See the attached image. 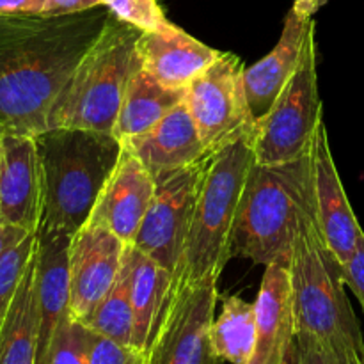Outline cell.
Instances as JSON below:
<instances>
[{"instance_id":"9","label":"cell","mask_w":364,"mask_h":364,"mask_svg":"<svg viewBox=\"0 0 364 364\" xmlns=\"http://www.w3.org/2000/svg\"><path fill=\"white\" fill-rule=\"evenodd\" d=\"M215 306L217 281L169 290L149 364H219L210 338Z\"/></svg>"},{"instance_id":"31","label":"cell","mask_w":364,"mask_h":364,"mask_svg":"<svg viewBox=\"0 0 364 364\" xmlns=\"http://www.w3.org/2000/svg\"><path fill=\"white\" fill-rule=\"evenodd\" d=\"M46 0H0V16H39Z\"/></svg>"},{"instance_id":"3","label":"cell","mask_w":364,"mask_h":364,"mask_svg":"<svg viewBox=\"0 0 364 364\" xmlns=\"http://www.w3.org/2000/svg\"><path fill=\"white\" fill-rule=\"evenodd\" d=\"M311 208L309 155L279 166L255 164L238 206L231 255L288 269L302 217Z\"/></svg>"},{"instance_id":"10","label":"cell","mask_w":364,"mask_h":364,"mask_svg":"<svg viewBox=\"0 0 364 364\" xmlns=\"http://www.w3.org/2000/svg\"><path fill=\"white\" fill-rule=\"evenodd\" d=\"M128 245L107 228L85 224L71 237L68 252L70 311L84 322L119 277Z\"/></svg>"},{"instance_id":"20","label":"cell","mask_w":364,"mask_h":364,"mask_svg":"<svg viewBox=\"0 0 364 364\" xmlns=\"http://www.w3.org/2000/svg\"><path fill=\"white\" fill-rule=\"evenodd\" d=\"M187 89H173L141 68L128 82L112 135L121 142L144 134L185 102Z\"/></svg>"},{"instance_id":"19","label":"cell","mask_w":364,"mask_h":364,"mask_svg":"<svg viewBox=\"0 0 364 364\" xmlns=\"http://www.w3.org/2000/svg\"><path fill=\"white\" fill-rule=\"evenodd\" d=\"M127 262L130 276V301L134 309L132 345L149 354L169 297L173 274L134 245L127 247Z\"/></svg>"},{"instance_id":"16","label":"cell","mask_w":364,"mask_h":364,"mask_svg":"<svg viewBox=\"0 0 364 364\" xmlns=\"http://www.w3.org/2000/svg\"><path fill=\"white\" fill-rule=\"evenodd\" d=\"M313 31L315 21L302 20L294 13V9H290L284 18L279 41L272 52L244 70L245 96L255 121L262 119L269 112L287 82L297 70L302 50Z\"/></svg>"},{"instance_id":"5","label":"cell","mask_w":364,"mask_h":364,"mask_svg":"<svg viewBox=\"0 0 364 364\" xmlns=\"http://www.w3.org/2000/svg\"><path fill=\"white\" fill-rule=\"evenodd\" d=\"M141 34L110 13L53 105L48 130L82 128L112 134L128 82L142 68L137 52Z\"/></svg>"},{"instance_id":"11","label":"cell","mask_w":364,"mask_h":364,"mask_svg":"<svg viewBox=\"0 0 364 364\" xmlns=\"http://www.w3.org/2000/svg\"><path fill=\"white\" fill-rule=\"evenodd\" d=\"M309 167H311L313 210L318 230L329 245L338 262L343 265L354 256L359 242L364 237L363 228L352 210L341 178L338 174L333 153L329 146L326 123H320L311 149H309Z\"/></svg>"},{"instance_id":"25","label":"cell","mask_w":364,"mask_h":364,"mask_svg":"<svg viewBox=\"0 0 364 364\" xmlns=\"http://www.w3.org/2000/svg\"><path fill=\"white\" fill-rule=\"evenodd\" d=\"M96 336L80 320L68 316L53 338L50 364H91Z\"/></svg>"},{"instance_id":"8","label":"cell","mask_w":364,"mask_h":364,"mask_svg":"<svg viewBox=\"0 0 364 364\" xmlns=\"http://www.w3.org/2000/svg\"><path fill=\"white\" fill-rule=\"evenodd\" d=\"M210 155L188 167L156 174L151 206L132 244L171 274L176 272L187 244Z\"/></svg>"},{"instance_id":"4","label":"cell","mask_w":364,"mask_h":364,"mask_svg":"<svg viewBox=\"0 0 364 364\" xmlns=\"http://www.w3.org/2000/svg\"><path fill=\"white\" fill-rule=\"evenodd\" d=\"M255 135H245L210 155L201 194L173 288L219 281L233 255V231L245 181L256 164Z\"/></svg>"},{"instance_id":"15","label":"cell","mask_w":364,"mask_h":364,"mask_svg":"<svg viewBox=\"0 0 364 364\" xmlns=\"http://www.w3.org/2000/svg\"><path fill=\"white\" fill-rule=\"evenodd\" d=\"M71 237L59 231H38L36 295H38V348L36 364H50L53 338L60 323L71 316L68 252Z\"/></svg>"},{"instance_id":"7","label":"cell","mask_w":364,"mask_h":364,"mask_svg":"<svg viewBox=\"0 0 364 364\" xmlns=\"http://www.w3.org/2000/svg\"><path fill=\"white\" fill-rule=\"evenodd\" d=\"M244 70L240 57L220 52L187 87L185 103L210 153L245 135H255L256 121L245 96Z\"/></svg>"},{"instance_id":"14","label":"cell","mask_w":364,"mask_h":364,"mask_svg":"<svg viewBox=\"0 0 364 364\" xmlns=\"http://www.w3.org/2000/svg\"><path fill=\"white\" fill-rule=\"evenodd\" d=\"M255 304L256 343L249 364H299L297 323L287 267H265Z\"/></svg>"},{"instance_id":"29","label":"cell","mask_w":364,"mask_h":364,"mask_svg":"<svg viewBox=\"0 0 364 364\" xmlns=\"http://www.w3.org/2000/svg\"><path fill=\"white\" fill-rule=\"evenodd\" d=\"M297 343L299 364H336L331 352L311 334L297 333Z\"/></svg>"},{"instance_id":"12","label":"cell","mask_w":364,"mask_h":364,"mask_svg":"<svg viewBox=\"0 0 364 364\" xmlns=\"http://www.w3.org/2000/svg\"><path fill=\"white\" fill-rule=\"evenodd\" d=\"M0 217L38 233L43 217V171L36 137L6 132L0 141Z\"/></svg>"},{"instance_id":"34","label":"cell","mask_w":364,"mask_h":364,"mask_svg":"<svg viewBox=\"0 0 364 364\" xmlns=\"http://www.w3.org/2000/svg\"><path fill=\"white\" fill-rule=\"evenodd\" d=\"M4 135H6V128H4L2 123H0V141H2Z\"/></svg>"},{"instance_id":"2","label":"cell","mask_w":364,"mask_h":364,"mask_svg":"<svg viewBox=\"0 0 364 364\" xmlns=\"http://www.w3.org/2000/svg\"><path fill=\"white\" fill-rule=\"evenodd\" d=\"M43 171V217L39 230L73 237L87 224L100 192L123 153L109 132L50 128L36 135Z\"/></svg>"},{"instance_id":"24","label":"cell","mask_w":364,"mask_h":364,"mask_svg":"<svg viewBox=\"0 0 364 364\" xmlns=\"http://www.w3.org/2000/svg\"><path fill=\"white\" fill-rule=\"evenodd\" d=\"M38 249V233H31L0 258V329L14 301L21 279Z\"/></svg>"},{"instance_id":"1","label":"cell","mask_w":364,"mask_h":364,"mask_svg":"<svg viewBox=\"0 0 364 364\" xmlns=\"http://www.w3.org/2000/svg\"><path fill=\"white\" fill-rule=\"evenodd\" d=\"M105 6L63 16H0V123L6 132L48 130L50 112L105 27Z\"/></svg>"},{"instance_id":"18","label":"cell","mask_w":364,"mask_h":364,"mask_svg":"<svg viewBox=\"0 0 364 364\" xmlns=\"http://www.w3.org/2000/svg\"><path fill=\"white\" fill-rule=\"evenodd\" d=\"M137 52L142 68L173 89H187L220 53L180 27L167 32H142Z\"/></svg>"},{"instance_id":"27","label":"cell","mask_w":364,"mask_h":364,"mask_svg":"<svg viewBox=\"0 0 364 364\" xmlns=\"http://www.w3.org/2000/svg\"><path fill=\"white\" fill-rule=\"evenodd\" d=\"M91 364H149V358L134 345H121L109 338L96 336Z\"/></svg>"},{"instance_id":"21","label":"cell","mask_w":364,"mask_h":364,"mask_svg":"<svg viewBox=\"0 0 364 364\" xmlns=\"http://www.w3.org/2000/svg\"><path fill=\"white\" fill-rule=\"evenodd\" d=\"M36 348L38 295L34 255L0 329V364H36Z\"/></svg>"},{"instance_id":"30","label":"cell","mask_w":364,"mask_h":364,"mask_svg":"<svg viewBox=\"0 0 364 364\" xmlns=\"http://www.w3.org/2000/svg\"><path fill=\"white\" fill-rule=\"evenodd\" d=\"M103 6V0H46L43 16H63L77 14Z\"/></svg>"},{"instance_id":"13","label":"cell","mask_w":364,"mask_h":364,"mask_svg":"<svg viewBox=\"0 0 364 364\" xmlns=\"http://www.w3.org/2000/svg\"><path fill=\"white\" fill-rule=\"evenodd\" d=\"M155 187L151 171L123 148L119 162L100 192L87 224L107 228L124 244L132 245L151 206Z\"/></svg>"},{"instance_id":"17","label":"cell","mask_w":364,"mask_h":364,"mask_svg":"<svg viewBox=\"0 0 364 364\" xmlns=\"http://www.w3.org/2000/svg\"><path fill=\"white\" fill-rule=\"evenodd\" d=\"M123 148L137 156L153 176L188 167L210 155L185 102L148 132L124 141Z\"/></svg>"},{"instance_id":"28","label":"cell","mask_w":364,"mask_h":364,"mask_svg":"<svg viewBox=\"0 0 364 364\" xmlns=\"http://www.w3.org/2000/svg\"><path fill=\"white\" fill-rule=\"evenodd\" d=\"M341 276H343L345 287L350 288L364 313V237L359 242L354 256L341 265Z\"/></svg>"},{"instance_id":"6","label":"cell","mask_w":364,"mask_h":364,"mask_svg":"<svg viewBox=\"0 0 364 364\" xmlns=\"http://www.w3.org/2000/svg\"><path fill=\"white\" fill-rule=\"evenodd\" d=\"M322 121L313 31L308 36L297 70L269 112L256 121L252 137L256 164L279 166L308 156L313 137Z\"/></svg>"},{"instance_id":"32","label":"cell","mask_w":364,"mask_h":364,"mask_svg":"<svg viewBox=\"0 0 364 364\" xmlns=\"http://www.w3.org/2000/svg\"><path fill=\"white\" fill-rule=\"evenodd\" d=\"M27 235L31 233H27V231L21 230V228L13 226V224H9L7 220H4L2 217H0V258H2L11 247L20 244Z\"/></svg>"},{"instance_id":"23","label":"cell","mask_w":364,"mask_h":364,"mask_svg":"<svg viewBox=\"0 0 364 364\" xmlns=\"http://www.w3.org/2000/svg\"><path fill=\"white\" fill-rule=\"evenodd\" d=\"M82 323L98 336L109 338L121 345H132L134 336V309L130 301V276L124 255L123 269L109 294L98 302Z\"/></svg>"},{"instance_id":"22","label":"cell","mask_w":364,"mask_h":364,"mask_svg":"<svg viewBox=\"0 0 364 364\" xmlns=\"http://www.w3.org/2000/svg\"><path fill=\"white\" fill-rule=\"evenodd\" d=\"M210 338L220 361L249 364L256 343V304L230 295L213 320Z\"/></svg>"},{"instance_id":"33","label":"cell","mask_w":364,"mask_h":364,"mask_svg":"<svg viewBox=\"0 0 364 364\" xmlns=\"http://www.w3.org/2000/svg\"><path fill=\"white\" fill-rule=\"evenodd\" d=\"M326 2L327 0H294L291 9H294V13L297 14V16H301L302 20H313L316 11H318Z\"/></svg>"},{"instance_id":"26","label":"cell","mask_w":364,"mask_h":364,"mask_svg":"<svg viewBox=\"0 0 364 364\" xmlns=\"http://www.w3.org/2000/svg\"><path fill=\"white\" fill-rule=\"evenodd\" d=\"M103 6L142 32H167L176 27L166 16L160 0H103Z\"/></svg>"}]
</instances>
